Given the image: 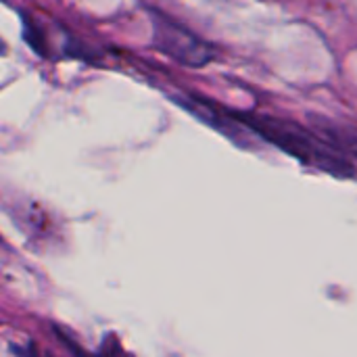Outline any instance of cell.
Instances as JSON below:
<instances>
[{
    "mask_svg": "<svg viewBox=\"0 0 357 357\" xmlns=\"http://www.w3.org/2000/svg\"><path fill=\"white\" fill-rule=\"evenodd\" d=\"M15 357H52L46 354L44 349H40L36 343H27V345H17L15 347Z\"/></svg>",
    "mask_w": 357,
    "mask_h": 357,
    "instance_id": "4",
    "label": "cell"
},
{
    "mask_svg": "<svg viewBox=\"0 0 357 357\" xmlns=\"http://www.w3.org/2000/svg\"><path fill=\"white\" fill-rule=\"evenodd\" d=\"M234 117L251 132L310 167L328 172L337 178H349L354 174L345 155L333 149L316 132H310L295 121L257 113H234Z\"/></svg>",
    "mask_w": 357,
    "mask_h": 357,
    "instance_id": "1",
    "label": "cell"
},
{
    "mask_svg": "<svg viewBox=\"0 0 357 357\" xmlns=\"http://www.w3.org/2000/svg\"><path fill=\"white\" fill-rule=\"evenodd\" d=\"M153 25V44L186 67H203L215 59V48L190 27L159 8H146Z\"/></svg>",
    "mask_w": 357,
    "mask_h": 357,
    "instance_id": "2",
    "label": "cell"
},
{
    "mask_svg": "<svg viewBox=\"0 0 357 357\" xmlns=\"http://www.w3.org/2000/svg\"><path fill=\"white\" fill-rule=\"evenodd\" d=\"M314 132L326 140L333 149H337L341 155L349 153L357 157V130L349 126H341L335 121H326V119H314Z\"/></svg>",
    "mask_w": 357,
    "mask_h": 357,
    "instance_id": "3",
    "label": "cell"
}]
</instances>
